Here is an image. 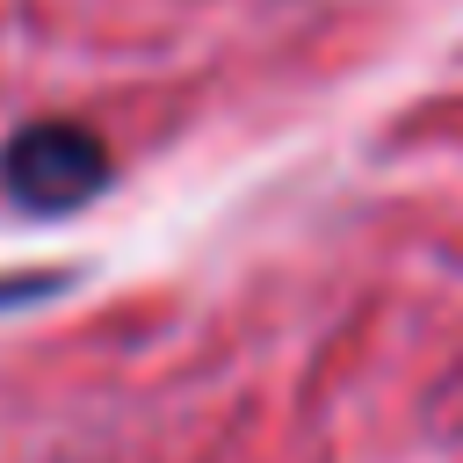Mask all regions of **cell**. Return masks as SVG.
<instances>
[{
    "mask_svg": "<svg viewBox=\"0 0 463 463\" xmlns=\"http://www.w3.org/2000/svg\"><path fill=\"white\" fill-rule=\"evenodd\" d=\"M0 188L36 217H65L109 188V145L87 123H29L0 145Z\"/></svg>",
    "mask_w": 463,
    "mask_h": 463,
    "instance_id": "cell-1",
    "label": "cell"
},
{
    "mask_svg": "<svg viewBox=\"0 0 463 463\" xmlns=\"http://www.w3.org/2000/svg\"><path fill=\"white\" fill-rule=\"evenodd\" d=\"M65 275H0V311L7 304H36V297H58Z\"/></svg>",
    "mask_w": 463,
    "mask_h": 463,
    "instance_id": "cell-2",
    "label": "cell"
}]
</instances>
